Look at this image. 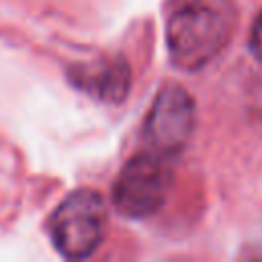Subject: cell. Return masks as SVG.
<instances>
[{
	"mask_svg": "<svg viewBox=\"0 0 262 262\" xmlns=\"http://www.w3.org/2000/svg\"><path fill=\"white\" fill-rule=\"evenodd\" d=\"M235 27L231 0H172L166 16L170 61L184 72H199L229 43Z\"/></svg>",
	"mask_w": 262,
	"mask_h": 262,
	"instance_id": "6da1fadb",
	"label": "cell"
},
{
	"mask_svg": "<svg viewBox=\"0 0 262 262\" xmlns=\"http://www.w3.org/2000/svg\"><path fill=\"white\" fill-rule=\"evenodd\" d=\"M106 233V207L92 188L68 194L49 217V235L55 250L72 260L90 258Z\"/></svg>",
	"mask_w": 262,
	"mask_h": 262,
	"instance_id": "7a4b0ae2",
	"label": "cell"
},
{
	"mask_svg": "<svg viewBox=\"0 0 262 262\" xmlns=\"http://www.w3.org/2000/svg\"><path fill=\"white\" fill-rule=\"evenodd\" d=\"M172 186L168 158L156 151L133 156L113 186L115 209L129 219H143L162 209Z\"/></svg>",
	"mask_w": 262,
	"mask_h": 262,
	"instance_id": "3957f363",
	"label": "cell"
},
{
	"mask_svg": "<svg viewBox=\"0 0 262 262\" xmlns=\"http://www.w3.org/2000/svg\"><path fill=\"white\" fill-rule=\"evenodd\" d=\"M196 125L194 98L182 86H166L158 92L145 123L143 141L149 151L166 158L176 156L188 143Z\"/></svg>",
	"mask_w": 262,
	"mask_h": 262,
	"instance_id": "277c9868",
	"label": "cell"
},
{
	"mask_svg": "<svg viewBox=\"0 0 262 262\" xmlns=\"http://www.w3.org/2000/svg\"><path fill=\"white\" fill-rule=\"evenodd\" d=\"M68 78L78 90L102 102H123L131 88V68L121 55L74 63L68 70Z\"/></svg>",
	"mask_w": 262,
	"mask_h": 262,
	"instance_id": "5b68a950",
	"label": "cell"
},
{
	"mask_svg": "<svg viewBox=\"0 0 262 262\" xmlns=\"http://www.w3.org/2000/svg\"><path fill=\"white\" fill-rule=\"evenodd\" d=\"M250 49H252V53L262 61V12L256 16V20H254V25H252Z\"/></svg>",
	"mask_w": 262,
	"mask_h": 262,
	"instance_id": "8992f818",
	"label": "cell"
}]
</instances>
